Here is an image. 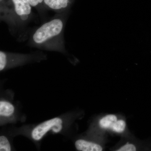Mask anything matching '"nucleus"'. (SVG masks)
Here are the masks:
<instances>
[{"label":"nucleus","instance_id":"obj_10","mask_svg":"<svg viewBox=\"0 0 151 151\" xmlns=\"http://www.w3.org/2000/svg\"><path fill=\"white\" fill-rule=\"evenodd\" d=\"M32 7L35 8L37 11L42 19L45 18V11L47 10L45 8L44 4V0H27Z\"/></svg>","mask_w":151,"mask_h":151},{"label":"nucleus","instance_id":"obj_9","mask_svg":"<svg viewBox=\"0 0 151 151\" xmlns=\"http://www.w3.org/2000/svg\"><path fill=\"white\" fill-rule=\"evenodd\" d=\"M117 121L118 120L117 117L116 116L109 115L101 119L100 120L99 124L101 128L112 129Z\"/></svg>","mask_w":151,"mask_h":151},{"label":"nucleus","instance_id":"obj_1","mask_svg":"<svg viewBox=\"0 0 151 151\" xmlns=\"http://www.w3.org/2000/svg\"><path fill=\"white\" fill-rule=\"evenodd\" d=\"M69 12L57 14L32 34L29 44L44 50L66 53L64 31Z\"/></svg>","mask_w":151,"mask_h":151},{"label":"nucleus","instance_id":"obj_3","mask_svg":"<svg viewBox=\"0 0 151 151\" xmlns=\"http://www.w3.org/2000/svg\"><path fill=\"white\" fill-rule=\"evenodd\" d=\"M17 29L25 28L33 17L32 7L27 0H12Z\"/></svg>","mask_w":151,"mask_h":151},{"label":"nucleus","instance_id":"obj_2","mask_svg":"<svg viewBox=\"0 0 151 151\" xmlns=\"http://www.w3.org/2000/svg\"><path fill=\"white\" fill-rule=\"evenodd\" d=\"M45 55L42 52L30 54H20L0 51V71H2L11 68L24 64L36 60L43 59Z\"/></svg>","mask_w":151,"mask_h":151},{"label":"nucleus","instance_id":"obj_8","mask_svg":"<svg viewBox=\"0 0 151 151\" xmlns=\"http://www.w3.org/2000/svg\"><path fill=\"white\" fill-rule=\"evenodd\" d=\"M14 107L8 101L1 100L0 102V116L1 117H9L14 114Z\"/></svg>","mask_w":151,"mask_h":151},{"label":"nucleus","instance_id":"obj_4","mask_svg":"<svg viewBox=\"0 0 151 151\" xmlns=\"http://www.w3.org/2000/svg\"><path fill=\"white\" fill-rule=\"evenodd\" d=\"M63 124L62 119L59 118H53L42 122L33 129L32 137L34 140L39 141L50 130L54 133H59L62 129Z\"/></svg>","mask_w":151,"mask_h":151},{"label":"nucleus","instance_id":"obj_13","mask_svg":"<svg viewBox=\"0 0 151 151\" xmlns=\"http://www.w3.org/2000/svg\"><path fill=\"white\" fill-rule=\"evenodd\" d=\"M118 151H136V148L134 145L132 144H127L122 146L120 148Z\"/></svg>","mask_w":151,"mask_h":151},{"label":"nucleus","instance_id":"obj_11","mask_svg":"<svg viewBox=\"0 0 151 151\" xmlns=\"http://www.w3.org/2000/svg\"><path fill=\"white\" fill-rule=\"evenodd\" d=\"M12 150L11 146L7 139L5 136L0 137V151H10Z\"/></svg>","mask_w":151,"mask_h":151},{"label":"nucleus","instance_id":"obj_5","mask_svg":"<svg viewBox=\"0 0 151 151\" xmlns=\"http://www.w3.org/2000/svg\"><path fill=\"white\" fill-rule=\"evenodd\" d=\"M0 18L8 25L11 32H15L17 24L12 0H0Z\"/></svg>","mask_w":151,"mask_h":151},{"label":"nucleus","instance_id":"obj_6","mask_svg":"<svg viewBox=\"0 0 151 151\" xmlns=\"http://www.w3.org/2000/svg\"><path fill=\"white\" fill-rule=\"evenodd\" d=\"M75 0H44L47 10H51L57 14L69 12Z\"/></svg>","mask_w":151,"mask_h":151},{"label":"nucleus","instance_id":"obj_7","mask_svg":"<svg viewBox=\"0 0 151 151\" xmlns=\"http://www.w3.org/2000/svg\"><path fill=\"white\" fill-rule=\"evenodd\" d=\"M75 147L78 150L81 151H102L103 148L98 144L83 139L76 142Z\"/></svg>","mask_w":151,"mask_h":151},{"label":"nucleus","instance_id":"obj_12","mask_svg":"<svg viewBox=\"0 0 151 151\" xmlns=\"http://www.w3.org/2000/svg\"><path fill=\"white\" fill-rule=\"evenodd\" d=\"M126 127V123L123 120L117 121L113 127L112 130L118 133H122L124 132Z\"/></svg>","mask_w":151,"mask_h":151}]
</instances>
